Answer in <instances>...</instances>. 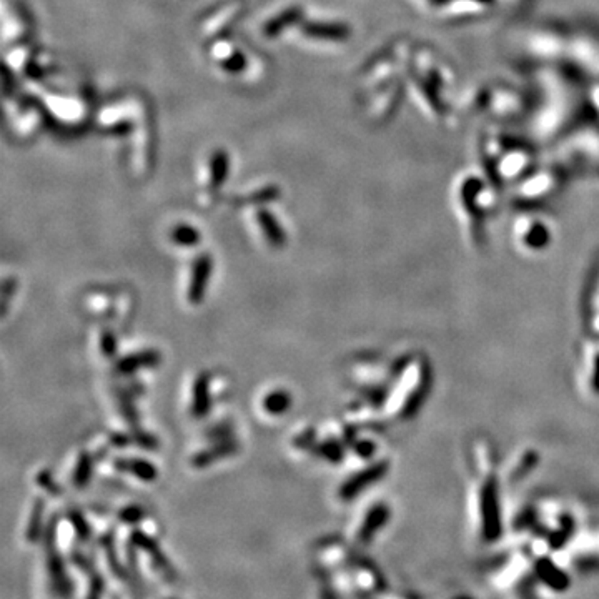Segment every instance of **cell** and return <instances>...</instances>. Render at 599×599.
I'll return each instance as SVG.
<instances>
[{
  "mask_svg": "<svg viewBox=\"0 0 599 599\" xmlns=\"http://www.w3.org/2000/svg\"><path fill=\"white\" fill-rule=\"evenodd\" d=\"M473 483H471V503L474 508V521L483 538L494 539L501 529L499 511V478L496 473L494 454L488 443L478 441L473 448Z\"/></svg>",
  "mask_w": 599,
  "mask_h": 599,
  "instance_id": "6da1fadb",
  "label": "cell"
},
{
  "mask_svg": "<svg viewBox=\"0 0 599 599\" xmlns=\"http://www.w3.org/2000/svg\"><path fill=\"white\" fill-rule=\"evenodd\" d=\"M431 370L425 358H411L397 373L393 390L385 395L383 405L397 421H408L418 413L428 397Z\"/></svg>",
  "mask_w": 599,
  "mask_h": 599,
  "instance_id": "7a4b0ae2",
  "label": "cell"
},
{
  "mask_svg": "<svg viewBox=\"0 0 599 599\" xmlns=\"http://www.w3.org/2000/svg\"><path fill=\"white\" fill-rule=\"evenodd\" d=\"M553 242V231L548 222L538 217H523L514 223V243L525 253H543Z\"/></svg>",
  "mask_w": 599,
  "mask_h": 599,
  "instance_id": "3957f363",
  "label": "cell"
},
{
  "mask_svg": "<svg viewBox=\"0 0 599 599\" xmlns=\"http://www.w3.org/2000/svg\"><path fill=\"white\" fill-rule=\"evenodd\" d=\"M390 470V459L388 458H379L375 459L373 463L366 465L365 468H361L357 473H353L351 476L339 486V498L341 499H353L358 496L363 490H366L368 486L375 485Z\"/></svg>",
  "mask_w": 599,
  "mask_h": 599,
  "instance_id": "277c9868",
  "label": "cell"
},
{
  "mask_svg": "<svg viewBox=\"0 0 599 599\" xmlns=\"http://www.w3.org/2000/svg\"><path fill=\"white\" fill-rule=\"evenodd\" d=\"M579 381L586 397L599 398V339H593L582 346Z\"/></svg>",
  "mask_w": 599,
  "mask_h": 599,
  "instance_id": "5b68a950",
  "label": "cell"
},
{
  "mask_svg": "<svg viewBox=\"0 0 599 599\" xmlns=\"http://www.w3.org/2000/svg\"><path fill=\"white\" fill-rule=\"evenodd\" d=\"M211 269H213V263L209 253H203L200 257L195 258L193 265H191V275H190V285H189V300L193 305L203 302L205 298L207 285H209V280L211 275Z\"/></svg>",
  "mask_w": 599,
  "mask_h": 599,
  "instance_id": "8992f818",
  "label": "cell"
},
{
  "mask_svg": "<svg viewBox=\"0 0 599 599\" xmlns=\"http://www.w3.org/2000/svg\"><path fill=\"white\" fill-rule=\"evenodd\" d=\"M539 465V451L534 446H523L521 450L511 454L505 470V478L508 481H519L529 474Z\"/></svg>",
  "mask_w": 599,
  "mask_h": 599,
  "instance_id": "52a82bcc",
  "label": "cell"
},
{
  "mask_svg": "<svg viewBox=\"0 0 599 599\" xmlns=\"http://www.w3.org/2000/svg\"><path fill=\"white\" fill-rule=\"evenodd\" d=\"M160 363V355L155 350H143L138 353L129 355V357L122 358L117 363L118 373L122 375H130L140 368H151V366H157Z\"/></svg>",
  "mask_w": 599,
  "mask_h": 599,
  "instance_id": "ba28073f",
  "label": "cell"
},
{
  "mask_svg": "<svg viewBox=\"0 0 599 599\" xmlns=\"http://www.w3.org/2000/svg\"><path fill=\"white\" fill-rule=\"evenodd\" d=\"M209 375L200 373L193 383V399H191V414L195 418H203L210 410V383Z\"/></svg>",
  "mask_w": 599,
  "mask_h": 599,
  "instance_id": "9c48e42d",
  "label": "cell"
},
{
  "mask_svg": "<svg viewBox=\"0 0 599 599\" xmlns=\"http://www.w3.org/2000/svg\"><path fill=\"white\" fill-rule=\"evenodd\" d=\"M257 218L260 223V229H262L263 233H265L270 245L275 246V249H282V246H285L286 235L282 227H280V223L275 220L273 215H271L269 210H258Z\"/></svg>",
  "mask_w": 599,
  "mask_h": 599,
  "instance_id": "30bf717a",
  "label": "cell"
},
{
  "mask_svg": "<svg viewBox=\"0 0 599 599\" xmlns=\"http://www.w3.org/2000/svg\"><path fill=\"white\" fill-rule=\"evenodd\" d=\"M115 466L122 471H129L142 481H154L157 478V470L147 459L140 458H120L115 459Z\"/></svg>",
  "mask_w": 599,
  "mask_h": 599,
  "instance_id": "8fae6325",
  "label": "cell"
},
{
  "mask_svg": "<svg viewBox=\"0 0 599 599\" xmlns=\"http://www.w3.org/2000/svg\"><path fill=\"white\" fill-rule=\"evenodd\" d=\"M388 514H390L388 505H385V503H377V505L366 513L365 523H363L361 529H359V536L363 539H368L373 536L375 531H377L379 526L385 525V521L388 519Z\"/></svg>",
  "mask_w": 599,
  "mask_h": 599,
  "instance_id": "7c38bea8",
  "label": "cell"
},
{
  "mask_svg": "<svg viewBox=\"0 0 599 599\" xmlns=\"http://www.w3.org/2000/svg\"><path fill=\"white\" fill-rule=\"evenodd\" d=\"M291 406V397L288 391L285 390H275L271 391L263 399V410L271 417H280V414L286 413Z\"/></svg>",
  "mask_w": 599,
  "mask_h": 599,
  "instance_id": "4fadbf2b",
  "label": "cell"
},
{
  "mask_svg": "<svg viewBox=\"0 0 599 599\" xmlns=\"http://www.w3.org/2000/svg\"><path fill=\"white\" fill-rule=\"evenodd\" d=\"M235 450H237V445H235V443H222V445H217L213 446V448L198 453L197 456L191 459V463H193L197 468H205V466H209L211 461H217L220 458L229 456V454L233 453Z\"/></svg>",
  "mask_w": 599,
  "mask_h": 599,
  "instance_id": "5bb4252c",
  "label": "cell"
},
{
  "mask_svg": "<svg viewBox=\"0 0 599 599\" xmlns=\"http://www.w3.org/2000/svg\"><path fill=\"white\" fill-rule=\"evenodd\" d=\"M170 237H171V242H175L180 246H195L200 242L198 231L195 230L193 227L185 225V223L175 227V229L171 230Z\"/></svg>",
  "mask_w": 599,
  "mask_h": 599,
  "instance_id": "9a60e30c",
  "label": "cell"
},
{
  "mask_svg": "<svg viewBox=\"0 0 599 599\" xmlns=\"http://www.w3.org/2000/svg\"><path fill=\"white\" fill-rule=\"evenodd\" d=\"M90 474H92V458L90 454L82 453L78 456L77 468H75V473H74L75 486H85L87 483H89Z\"/></svg>",
  "mask_w": 599,
  "mask_h": 599,
  "instance_id": "2e32d148",
  "label": "cell"
},
{
  "mask_svg": "<svg viewBox=\"0 0 599 599\" xmlns=\"http://www.w3.org/2000/svg\"><path fill=\"white\" fill-rule=\"evenodd\" d=\"M351 448H353V453L357 454L359 459H363V461L375 459L378 451L377 443H375L373 439H353Z\"/></svg>",
  "mask_w": 599,
  "mask_h": 599,
  "instance_id": "e0dca14e",
  "label": "cell"
},
{
  "mask_svg": "<svg viewBox=\"0 0 599 599\" xmlns=\"http://www.w3.org/2000/svg\"><path fill=\"white\" fill-rule=\"evenodd\" d=\"M318 454L322 458L328 459V461L338 463L343 459V446L339 445V441L337 439H328V441L322 443V445L318 446Z\"/></svg>",
  "mask_w": 599,
  "mask_h": 599,
  "instance_id": "ac0fdd59",
  "label": "cell"
},
{
  "mask_svg": "<svg viewBox=\"0 0 599 599\" xmlns=\"http://www.w3.org/2000/svg\"><path fill=\"white\" fill-rule=\"evenodd\" d=\"M100 348L105 357H114L117 351V338L110 330H103L102 337H100Z\"/></svg>",
  "mask_w": 599,
  "mask_h": 599,
  "instance_id": "d6986e66",
  "label": "cell"
},
{
  "mask_svg": "<svg viewBox=\"0 0 599 599\" xmlns=\"http://www.w3.org/2000/svg\"><path fill=\"white\" fill-rule=\"evenodd\" d=\"M589 322H591V328H593V331H596V335H599V282L596 288H594L593 298H591Z\"/></svg>",
  "mask_w": 599,
  "mask_h": 599,
  "instance_id": "ffe728a7",
  "label": "cell"
}]
</instances>
